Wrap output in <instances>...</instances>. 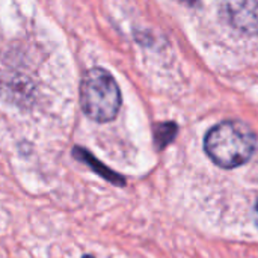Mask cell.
Listing matches in <instances>:
<instances>
[{"mask_svg":"<svg viewBox=\"0 0 258 258\" xmlns=\"http://www.w3.org/2000/svg\"><path fill=\"white\" fill-rule=\"evenodd\" d=\"M204 148L218 166L233 169L245 165L254 156L257 138L246 124L225 121L207 133Z\"/></svg>","mask_w":258,"mask_h":258,"instance_id":"6da1fadb","label":"cell"},{"mask_svg":"<svg viewBox=\"0 0 258 258\" xmlns=\"http://www.w3.org/2000/svg\"><path fill=\"white\" fill-rule=\"evenodd\" d=\"M83 258H92L91 255H86V257H83Z\"/></svg>","mask_w":258,"mask_h":258,"instance_id":"5b68a950","label":"cell"},{"mask_svg":"<svg viewBox=\"0 0 258 258\" xmlns=\"http://www.w3.org/2000/svg\"><path fill=\"white\" fill-rule=\"evenodd\" d=\"M187 2H195V0H187Z\"/></svg>","mask_w":258,"mask_h":258,"instance_id":"8992f818","label":"cell"},{"mask_svg":"<svg viewBox=\"0 0 258 258\" xmlns=\"http://www.w3.org/2000/svg\"><path fill=\"white\" fill-rule=\"evenodd\" d=\"M80 103L83 112L94 121H112L121 107V92L109 71L89 70L80 85Z\"/></svg>","mask_w":258,"mask_h":258,"instance_id":"7a4b0ae2","label":"cell"},{"mask_svg":"<svg viewBox=\"0 0 258 258\" xmlns=\"http://www.w3.org/2000/svg\"><path fill=\"white\" fill-rule=\"evenodd\" d=\"M221 15L236 30L258 35V0H222Z\"/></svg>","mask_w":258,"mask_h":258,"instance_id":"3957f363","label":"cell"},{"mask_svg":"<svg viewBox=\"0 0 258 258\" xmlns=\"http://www.w3.org/2000/svg\"><path fill=\"white\" fill-rule=\"evenodd\" d=\"M255 213H257V224H258V201H257V204H255Z\"/></svg>","mask_w":258,"mask_h":258,"instance_id":"277c9868","label":"cell"}]
</instances>
